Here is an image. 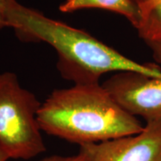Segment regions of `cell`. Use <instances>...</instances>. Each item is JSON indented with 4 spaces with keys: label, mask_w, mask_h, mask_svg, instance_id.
Masks as SVG:
<instances>
[{
    "label": "cell",
    "mask_w": 161,
    "mask_h": 161,
    "mask_svg": "<svg viewBox=\"0 0 161 161\" xmlns=\"http://www.w3.org/2000/svg\"><path fill=\"white\" fill-rule=\"evenodd\" d=\"M141 10L139 35L146 42L161 40V0H136Z\"/></svg>",
    "instance_id": "7"
},
{
    "label": "cell",
    "mask_w": 161,
    "mask_h": 161,
    "mask_svg": "<svg viewBox=\"0 0 161 161\" xmlns=\"http://www.w3.org/2000/svg\"><path fill=\"white\" fill-rule=\"evenodd\" d=\"M121 108L147 122H161V78L119 72L102 84Z\"/></svg>",
    "instance_id": "4"
},
{
    "label": "cell",
    "mask_w": 161,
    "mask_h": 161,
    "mask_svg": "<svg viewBox=\"0 0 161 161\" xmlns=\"http://www.w3.org/2000/svg\"><path fill=\"white\" fill-rule=\"evenodd\" d=\"M11 28L20 39L39 40L52 46L58 55L60 75L75 84H99L102 75L114 71L161 78V69L156 64L136 63L90 34L19 3L12 11Z\"/></svg>",
    "instance_id": "1"
},
{
    "label": "cell",
    "mask_w": 161,
    "mask_h": 161,
    "mask_svg": "<svg viewBox=\"0 0 161 161\" xmlns=\"http://www.w3.org/2000/svg\"><path fill=\"white\" fill-rule=\"evenodd\" d=\"M17 3V0H0V30L11 28V12Z\"/></svg>",
    "instance_id": "8"
},
{
    "label": "cell",
    "mask_w": 161,
    "mask_h": 161,
    "mask_svg": "<svg viewBox=\"0 0 161 161\" xmlns=\"http://www.w3.org/2000/svg\"><path fill=\"white\" fill-rule=\"evenodd\" d=\"M40 129L72 143H96L137 134L144 127L99 84L55 90L37 114Z\"/></svg>",
    "instance_id": "2"
},
{
    "label": "cell",
    "mask_w": 161,
    "mask_h": 161,
    "mask_svg": "<svg viewBox=\"0 0 161 161\" xmlns=\"http://www.w3.org/2000/svg\"><path fill=\"white\" fill-rule=\"evenodd\" d=\"M41 104L16 74H0V148L9 159L29 160L46 150L37 120Z\"/></svg>",
    "instance_id": "3"
},
{
    "label": "cell",
    "mask_w": 161,
    "mask_h": 161,
    "mask_svg": "<svg viewBox=\"0 0 161 161\" xmlns=\"http://www.w3.org/2000/svg\"><path fill=\"white\" fill-rule=\"evenodd\" d=\"M86 8H98L123 16L136 29L141 21V10L136 0H66L59 6L64 13Z\"/></svg>",
    "instance_id": "6"
},
{
    "label": "cell",
    "mask_w": 161,
    "mask_h": 161,
    "mask_svg": "<svg viewBox=\"0 0 161 161\" xmlns=\"http://www.w3.org/2000/svg\"><path fill=\"white\" fill-rule=\"evenodd\" d=\"M146 43L151 48V49H152L154 58L161 66V40H158V41H148L146 42Z\"/></svg>",
    "instance_id": "10"
},
{
    "label": "cell",
    "mask_w": 161,
    "mask_h": 161,
    "mask_svg": "<svg viewBox=\"0 0 161 161\" xmlns=\"http://www.w3.org/2000/svg\"><path fill=\"white\" fill-rule=\"evenodd\" d=\"M40 161H86V159L85 157L79 152L78 154L73 156L64 157L60 155H52L46 157Z\"/></svg>",
    "instance_id": "9"
},
{
    "label": "cell",
    "mask_w": 161,
    "mask_h": 161,
    "mask_svg": "<svg viewBox=\"0 0 161 161\" xmlns=\"http://www.w3.org/2000/svg\"><path fill=\"white\" fill-rule=\"evenodd\" d=\"M79 147L86 161H161V122H147L137 134Z\"/></svg>",
    "instance_id": "5"
},
{
    "label": "cell",
    "mask_w": 161,
    "mask_h": 161,
    "mask_svg": "<svg viewBox=\"0 0 161 161\" xmlns=\"http://www.w3.org/2000/svg\"><path fill=\"white\" fill-rule=\"evenodd\" d=\"M8 160H9L8 156L7 155V154H6L1 148H0V161H7Z\"/></svg>",
    "instance_id": "11"
}]
</instances>
